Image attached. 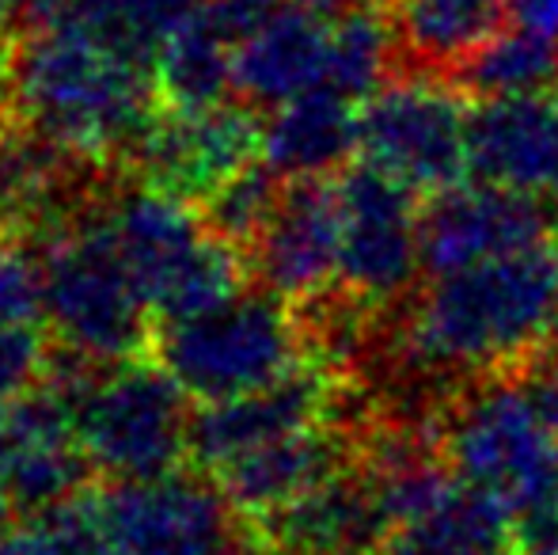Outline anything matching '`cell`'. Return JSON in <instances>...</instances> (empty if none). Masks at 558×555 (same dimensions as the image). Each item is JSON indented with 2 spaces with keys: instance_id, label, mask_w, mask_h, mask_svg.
Listing matches in <instances>:
<instances>
[{
  "instance_id": "6da1fadb",
  "label": "cell",
  "mask_w": 558,
  "mask_h": 555,
  "mask_svg": "<svg viewBox=\"0 0 558 555\" xmlns=\"http://www.w3.org/2000/svg\"><path fill=\"white\" fill-rule=\"evenodd\" d=\"M558 350V244L551 237L429 278L391 327L407 388L509 377Z\"/></svg>"
},
{
  "instance_id": "7a4b0ae2",
  "label": "cell",
  "mask_w": 558,
  "mask_h": 555,
  "mask_svg": "<svg viewBox=\"0 0 558 555\" xmlns=\"http://www.w3.org/2000/svg\"><path fill=\"white\" fill-rule=\"evenodd\" d=\"M8 73L23 126L81 160H130L156 119L153 65L84 31L35 27L15 46Z\"/></svg>"
},
{
  "instance_id": "3957f363",
  "label": "cell",
  "mask_w": 558,
  "mask_h": 555,
  "mask_svg": "<svg viewBox=\"0 0 558 555\" xmlns=\"http://www.w3.org/2000/svg\"><path fill=\"white\" fill-rule=\"evenodd\" d=\"M437 442L463 487L490 498L524 529L558 491V434L517 373L460 385L437 408Z\"/></svg>"
},
{
  "instance_id": "277c9868",
  "label": "cell",
  "mask_w": 558,
  "mask_h": 555,
  "mask_svg": "<svg viewBox=\"0 0 558 555\" xmlns=\"http://www.w3.org/2000/svg\"><path fill=\"white\" fill-rule=\"evenodd\" d=\"M156 358L191 400L217 403L278 385L308 362V331L293 301L243 289L202 316L163 324Z\"/></svg>"
},
{
  "instance_id": "5b68a950",
  "label": "cell",
  "mask_w": 558,
  "mask_h": 555,
  "mask_svg": "<svg viewBox=\"0 0 558 555\" xmlns=\"http://www.w3.org/2000/svg\"><path fill=\"white\" fill-rule=\"evenodd\" d=\"M46 324L53 339L96 365L137 358L148 339V301L118 248L107 206L92 202L76 221L43 240Z\"/></svg>"
},
{
  "instance_id": "8992f818",
  "label": "cell",
  "mask_w": 558,
  "mask_h": 555,
  "mask_svg": "<svg viewBox=\"0 0 558 555\" xmlns=\"http://www.w3.org/2000/svg\"><path fill=\"white\" fill-rule=\"evenodd\" d=\"M73 419L88 464L114 483L168 475L191 453L186 393L160 362L99 365Z\"/></svg>"
},
{
  "instance_id": "52a82bcc",
  "label": "cell",
  "mask_w": 558,
  "mask_h": 555,
  "mask_svg": "<svg viewBox=\"0 0 558 555\" xmlns=\"http://www.w3.org/2000/svg\"><path fill=\"white\" fill-rule=\"evenodd\" d=\"M471 111L460 84L441 73H414L388 81L361 104V164L411 186L414 194H441L471 171Z\"/></svg>"
},
{
  "instance_id": "ba28073f",
  "label": "cell",
  "mask_w": 558,
  "mask_h": 555,
  "mask_svg": "<svg viewBox=\"0 0 558 555\" xmlns=\"http://www.w3.org/2000/svg\"><path fill=\"white\" fill-rule=\"evenodd\" d=\"M338 194V289L388 316L407 301L422 270L418 194L399 179L368 168H342Z\"/></svg>"
},
{
  "instance_id": "9c48e42d",
  "label": "cell",
  "mask_w": 558,
  "mask_h": 555,
  "mask_svg": "<svg viewBox=\"0 0 558 555\" xmlns=\"http://www.w3.org/2000/svg\"><path fill=\"white\" fill-rule=\"evenodd\" d=\"M263 156V122L251 104L168 107L148 122L145 137L130 153L141 183L183 202H206L232 176Z\"/></svg>"
},
{
  "instance_id": "30bf717a",
  "label": "cell",
  "mask_w": 558,
  "mask_h": 555,
  "mask_svg": "<svg viewBox=\"0 0 558 555\" xmlns=\"http://www.w3.org/2000/svg\"><path fill=\"white\" fill-rule=\"evenodd\" d=\"M99 514L118 555H225L235 533L225 491L183 472L114 483Z\"/></svg>"
},
{
  "instance_id": "8fae6325",
  "label": "cell",
  "mask_w": 558,
  "mask_h": 555,
  "mask_svg": "<svg viewBox=\"0 0 558 555\" xmlns=\"http://www.w3.org/2000/svg\"><path fill=\"white\" fill-rule=\"evenodd\" d=\"M345 393L350 388H342L338 373H331L316 358H308L289 377H281L278 385L235 396V400L202 403L191 415L194 464L217 472L228 460L243 457V453L258 449V445L274 442V437L293 434V430L316 426V422H331V419L350 422L342 415Z\"/></svg>"
},
{
  "instance_id": "7c38bea8",
  "label": "cell",
  "mask_w": 558,
  "mask_h": 555,
  "mask_svg": "<svg viewBox=\"0 0 558 555\" xmlns=\"http://www.w3.org/2000/svg\"><path fill=\"white\" fill-rule=\"evenodd\" d=\"M73 408L50 385L0 403V498L20 514L65 503L88 475Z\"/></svg>"
},
{
  "instance_id": "4fadbf2b",
  "label": "cell",
  "mask_w": 558,
  "mask_h": 555,
  "mask_svg": "<svg viewBox=\"0 0 558 555\" xmlns=\"http://www.w3.org/2000/svg\"><path fill=\"white\" fill-rule=\"evenodd\" d=\"M544 198L517 194L478 179L475 186H448L422 209V270L441 278L471 263L517 252L551 237Z\"/></svg>"
},
{
  "instance_id": "5bb4252c",
  "label": "cell",
  "mask_w": 558,
  "mask_h": 555,
  "mask_svg": "<svg viewBox=\"0 0 558 555\" xmlns=\"http://www.w3.org/2000/svg\"><path fill=\"white\" fill-rule=\"evenodd\" d=\"M258 286L293 304H312L338 286V194L327 179L286 183L278 209L247 248Z\"/></svg>"
},
{
  "instance_id": "9a60e30c",
  "label": "cell",
  "mask_w": 558,
  "mask_h": 555,
  "mask_svg": "<svg viewBox=\"0 0 558 555\" xmlns=\"http://www.w3.org/2000/svg\"><path fill=\"white\" fill-rule=\"evenodd\" d=\"M251 529L263 541L258 548L278 555H380L391 518L373 472L357 457Z\"/></svg>"
},
{
  "instance_id": "2e32d148",
  "label": "cell",
  "mask_w": 558,
  "mask_h": 555,
  "mask_svg": "<svg viewBox=\"0 0 558 555\" xmlns=\"http://www.w3.org/2000/svg\"><path fill=\"white\" fill-rule=\"evenodd\" d=\"M350 460H357V430L342 419H331L274 437V442L228 460L214 475L232 510L251 526H258L270 514L308 495L312 487H319L327 475H335Z\"/></svg>"
},
{
  "instance_id": "e0dca14e",
  "label": "cell",
  "mask_w": 558,
  "mask_h": 555,
  "mask_svg": "<svg viewBox=\"0 0 558 555\" xmlns=\"http://www.w3.org/2000/svg\"><path fill=\"white\" fill-rule=\"evenodd\" d=\"M468 141L471 171L483 183L558 198V88L478 99Z\"/></svg>"
},
{
  "instance_id": "ac0fdd59",
  "label": "cell",
  "mask_w": 558,
  "mask_h": 555,
  "mask_svg": "<svg viewBox=\"0 0 558 555\" xmlns=\"http://www.w3.org/2000/svg\"><path fill=\"white\" fill-rule=\"evenodd\" d=\"M81 160L31 126H0V225L43 244L92 206Z\"/></svg>"
},
{
  "instance_id": "d6986e66",
  "label": "cell",
  "mask_w": 558,
  "mask_h": 555,
  "mask_svg": "<svg viewBox=\"0 0 558 555\" xmlns=\"http://www.w3.org/2000/svg\"><path fill=\"white\" fill-rule=\"evenodd\" d=\"M327 61L331 15L286 4L235 43V92L251 107H278L327 84Z\"/></svg>"
},
{
  "instance_id": "ffe728a7",
  "label": "cell",
  "mask_w": 558,
  "mask_h": 555,
  "mask_svg": "<svg viewBox=\"0 0 558 555\" xmlns=\"http://www.w3.org/2000/svg\"><path fill=\"white\" fill-rule=\"evenodd\" d=\"M107 221L145 293L148 309L160 301V293L179 278V270L206 248L214 229L206 217L191 209V202L175 198L168 191L141 183L130 191H118L107 202Z\"/></svg>"
},
{
  "instance_id": "44dd1931",
  "label": "cell",
  "mask_w": 558,
  "mask_h": 555,
  "mask_svg": "<svg viewBox=\"0 0 558 555\" xmlns=\"http://www.w3.org/2000/svg\"><path fill=\"white\" fill-rule=\"evenodd\" d=\"M357 145L361 104L319 84V88H308L270 107V119L263 122V156L258 160L286 183L331 179L357 153Z\"/></svg>"
},
{
  "instance_id": "7402d4cb",
  "label": "cell",
  "mask_w": 558,
  "mask_h": 555,
  "mask_svg": "<svg viewBox=\"0 0 558 555\" xmlns=\"http://www.w3.org/2000/svg\"><path fill=\"white\" fill-rule=\"evenodd\" d=\"M235 43L240 38L217 20L209 0H202L156 50L153 76L168 107L221 104L235 88Z\"/></svg>"
},
{
  "instance_id": "603a6c76",
  "label": "cell",
  "mask_w": 558,
  "mask_h": 555,
  "mask_svg": "<svg viewBox=\"0 0 558 555\" xmlns=\"http://www.w3.org/2000/svg\"><path fill=\"white\" fill-rule=\"evenodd\" d=\"M509 0H391L399 50L426 73H448L498 35Z\"/></svg>"
},
{
  "instance_id": "cb8c5ba5",
  "label": "cell",
  "mask_w": 558,
  "mask_h": 555,
  "mask_svg": "<svg viewBox=\"0 0 558 555\" xmlns=\"http://www.w3.org/2000/svg\"><path fill=\"white\" fill-rule=\"evenodd\" d=\"M202 0H27L35 27H73L153 65L163 38Z\"/></svg>"
},
{
  "instance_id": "d4e9b609",
  "label": "cell",
  "mask_w": 558,
  "mask_h": 555,
  "mask_svg": "<svg viewBox=\"0 0 558 555\" xmlns=\"http://www.w3.org/2000/svg\"><path fill=\"white\" fill-rule=\"evenodd\" d=\"M452 73H456V84L478 99L529 96V92L555 88L558 38L513 27V31H506V35H494L490 43H483L471 58H463Z\"/></svg>"
},
{
  "instance_id": "484cf974",
  "label": "cell",
  "mask_w": 558,
  "mask_h": 555,
  "mask_svg": "<svg viewBox=\"0 0 558 555\" xmlns=\"http://www.w3.org/2000/svg\"><path fill=\"white\" fill-rule=\"evenodd\" d=\"M399 38L380 4H357L342 15H331V61H327V88L365 104L373 92L388 84Z\"/></svg>"
},
{
  "instance_id": "4316f807",
  "label": "cell",
  "mask_w": 558,
  "mask_h": 555,
  "mask_svg": "<svg viewBox=\"0 0 558 555\" xmlns=\"http://www.w3.org/2000/svg\"><path fill=\"white\" fill-rule=\"evenodd\" d=\"M4 555H118L99 514V495H73L15 521Z\"/></svg>"
},
{
  "instance_id": "83f0119b",
  "label": "cell",
  "mask_w": 558,
  "mask_h": 555,
  "mask_svg": "<svg viewBox=\"0 0 558 555\" xmlns=\"http://www.w3.org/2000/svg\"><path fill=\"white\" fill-rule=\"evenodd\" d=\"M281 194H286V179L274 176L263 160H255L202 202V217L217 237H225L228 244H235L247 255V248L255 244L258 232L278 209Z\"/></svg>"
},
{
  "instance_id": "f1b7e54d",
  "label": "cell",
  "mask_w": 558,
  "mask_h": 555,
  "mask_svg": "<svg viewBox=\"0 0 558 555\" xmlns=\"http://www.w3.org/2000/svg\"><path fill=\"white\" fill-rule=\"evenodd\" d=\"M0 319H8V324H46L43 248L23 237L0 240Z\"/></svg>"
},
{
  "instance_id": "f546056e",
  "label": "cell",
  "mask_w": 558,
  "mask_h": 555,
  "mask_svg": "<svg viewBox=\"0 0 558 555\" xmlns=\"http://www.w3.org/2000/svg\"><path fill=\"white\" fill-rule=\"evenodd\" d=\"M53 365L43 324H8L0 319V403L20 400L46 381Z\"/></svg>"
},
{
  "instance_id": "4dcf8cb0",
  "label": "cell",
  "mask_w": 558,
  "mask_h": 555,
  "mask_svg": "<svg viewBox=\"0 0 558 555\" xmlns=\"http://www.w3.org/2000/svg\"><path fill=\"white\" fill-rule=\"evenodd\" d=\"M209 8H214L217 20H221L235 38H243L247 31H255L266 15L286 8V0H209Z\"/></svg>"
},
{
  "instance_id": "1f68e13d",
  "label": "cell",
  "mask_w": 558,
  "mask_h": 555,
  "mask_svg": "<svg viewBox=\"0 0 558 555\" xmlns=\"http://www.w3.org/2000/svg\"><path fill=\"white\" fill-rule=\"evenodd\" d=\"M509 15L517 27L558 38V0H509Z\"/></svg>"
},
{
  "instance_id": "d6a6232c",
  "label": "cell",
  "mask_w": 558,
  "mask_h": 555,
  "mask_svg": "<svg viewBox=\"0 0 558 555\" xmlns=\"http://www.w3.org/2000/svg\"><path fill=\"white\" fill-rule=\"evenodd\" d=\"M521 544L524 552H536V548H558V491H555V503L544 518L529 521L521 529Z\"/></svg>"
},
{
  "instance_id": "836d02e7",
  "label": "cell",
  "mask_w": 558,
  "mask_h": 555,
  "mask_svg": "<svg viewBox=\"0 0 558 555\" xmlns=\"http://www.w3.org/2000/svg\"><path fill=\"white\" fill-rule=\"evenodd\" d=\"M296 4L312 8V12H319V15H342V12H350V8L365 4V0H296Z\"/></svg>"
},
{
  "instance_id": "e575fe53",
  "label": "cell",
  "mask_w": 558,
  "mask_h": 555,
  "mask_svg": "<svg viewBox=\"0 0 558 555\" xmlns=\"http://www.w3.org/2000/svg\"><path fill=\"white\" fill-rule=\"evenodd\" d=\"M20 15H27V0H0V27H12Z\"/></svg>"
},
{
  "instance_id": "d590c367",
  "label": "cell",
  "mask_w": 558,
  "mask_h": 555,
  "mask_svg": "<svg viewBox=\"0 0 558 555\" xmlns=\"http://www.w3.org/2000/svg\"><path fill=\"white\" fill-rule=\"evenodd\" d=\"M12 514H15V506L0 498V555H4V544H8V536H12V529H15Z\"/></svg>"
},
{
  "instance_id": "8d00e7d4",
  "label": "cell",
  "mask_w": 558,
  "mask_h": 555,
  "mask_svg": "<svg viewBox=\"0 0 558 555\" xmlns=\"http://www.w3.org/2000/svg\"><path fill=\"white\" fill-rule=\"evenodd\" d=\"M8 27H0V73H4L8 65H12V50H8V38H4Z\"/></svg>"
},
{
  "instance_id": "74e56055",
  "label": "cell",
  "mask_w": 558,
  "mask_h": 555,
  "mask_svg": "<svg viewBox=\"0 0 558 555\" xmlns=\"http://www.w3.org/2000/svg\"><path fill=\"white\" fill-rule=\"evenodd\" d=\"M225 555H266V548H258V544H240V548H235V544H232Z\"/></svg>"
},
{
  "instance_id": "f35d334b",
  "label": "cell",
  "mask_w": 558,
  "mask_h": 555,
  "mask_svg": "<svg viewBox=\"0 0 558 555\" xmlns=\"http://www.w3.org/2000/svg\"><path fill=\"white\" fill-rule=\"evenodd\" d=\"M524 555H558V548H536V552H524Z\"/></svg>"
},
{
  "instance_id": "ab89813d",
  "label": "cell",
  "mask_w": 558,
  "mask_h": 555,
  "mask_svg": "<svg viewBox=\"0 0 558 555\" xmlns=\"http://www.w3.org/2000/svg\"><path fill=\"white\" fill-rule=\"evenodd\" d=\"M521 555H524V552H521Z\"/></svg>"
}]
</instances>
